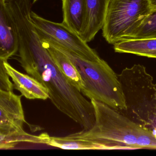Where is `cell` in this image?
Here are the masks:
<instances>
[{"instance_id":"obj_5","label":"cell","mask_w":156,"mask_h":156,"mask_svg":"<svg viewBox=\"0 0 156 156\" xmlns=\"http://www.w3.org/2000/svg\"><path fill=\"white\" fill-rule=\"evenodd\" d=\"M152 9L149 0H110L103 37L111 45L126 39Z\"/></svg>"},{"instance_id":"obj_6","label":"cell","mask_w":156,"mask_h":156,"mask_svg":"<svg viewBox=\"0 0 156 156\" xmlns=\"http://www.w3.org/2000/svg\"><path fill=\"white\" fill-rule=\"evenodd\" d=\"M30 16L42 40L60 46L86 60L95 61L101 59L94 49L90 47L87 43L63 22H52L41 17L32 11Z\"/></svg>"},{"instance_id":"obj_9","label":"cell","mask_w":156,"mask_h":156,"mask_svg":"<svg viewBox=\"0 0 156 156\" xmlns=\"http://www.w3.org/2000/svg\"><path fill=\"white\" fill-rule=\"evenodd\" d=\"M18 49L16 27L6 0H0V59L7 60Z\"/></svg>"},{"instance_id":"obj_19","label":"cell","mask_w":156,"mask_h":156,"mask_svg":"<svg viewBox=\"0 0 156 156\" xmlns=\"http://www.w3.org/2000/svg\"><path fill=\"white\" fill-rule=\"evenodd\" d=\"M38 1V0H33V3H34Z\"/></svg>"},{"instance_id":"obj_1","label":"cell","mask_w":156,"mask_h":156,"mask_svg":"<svg viewBox=\"0 0 156 156\" xmlns=\"http://www.w3.org/2000/svg\"><path fill=\"white\" fill-rule=\"evenodd\" d=\"M18 61L27 74L47 89L58 110L84 131L92 127L95 117L91 103L67 79L44 44L20 56Z\"/></svg>"},{"instance_id":"obj_16","label":"cell","mask_w":156,"mask_h":156,"mask_svg":"<svg viewBox=\"0 0 156 156\" xmlns=\"http://www.w3.org/2000/svg\"><path fill=\"white\" fill-rule=\"evenodd\" d=\"M6 60L0 59V89L3 90L13 91V84L10 81L6 72L4 62Z\"/></svg>"},{"instance_id":"obj_13","label":"cell","mask_w":156,"mask_h":156,"mask_svg":"<svg viewBox=\"0 0 156 156\" xmlns=\"http://www.w3.org/2000/svg\"><path fill=\"white\" fill-rule=\"evenodd\" d=\"M42 41L60 71L68 81L81 92L84 88V83L77 70L70 60L63 52L49 42L43 40Z\"/></svg>"},{"instance_id":"obj_2","label":"cell","mask_w":156,"mask_h":156,"mask_svg":"<svg viewBox=\"0 0 156 156\" xmlns=\"http://www.w3.org/2000/svg\"><path fill=\"white\" fill-rule=\"evenodd\" d=\"M95 121L87 131L70 134L72 137L109 141L118 144L123 150H156L154 132L137 125L108 105L92 99Z\"/></svg>"},{"instance_id":"obj_7","label":"cell","mask_w":156,"mask_h":156,"mask_svg":"<svg viewBox=\"0 0 156 156\" xmlns=\"http://www.w3.org/2000/svg\"><path fill=\"white\" fill-rule=\"evenodd\" d=\"M26 122L21 95L0 89V132L20 143L42 144L40 135L29 134L24 130Z\"/></svg>"},{"instance_id":"obj_11","label":"cell","mask_w":156,"mask_h":156,"mask_svg":"<svg viewBox=\"0 0 156 156\" xmlns=\"http://www.w3.org/2000/svg\"><path fill=\"white\" fill-rule=\"evenodd\" d=\"M85 2L86 19L80 37L83 41L88 43L102 28L110 0H85Z\"/></svg>"},{"instance_id":"obj_10","label":"cell","mask_w":156,"mask_h":156,"mask_svg":"<svg viewBox=\"0 0 156 156\" xmlns=\"http://www.w3.org/2000/svg\"><path fill=\"white\" fill-rule=\"evenodd\" d=\"M4 64L7 74L12 81L14 88L20 92L22 96L29 100H46L49 98L47 89L37 80L18 71L7 60L5 61Z\"/></svg>"},{"instance_id":"obj_14","label":"cell","mask_w":156,"mask_h":156,"mask_svg":"<svg viewBox=\"0 0 156 156\" xmlns=\"http://www.w3.org/2000/svg\"><path fill=\"white\" fill-rule=\"evenodd\" d=\"M113 45L116 53H129L156 59V38L125 39Z\"/></svg>"},{"instance_id":"obj_15","label":"cell","mask_w":156,"mask_h":156,"mask_svg":"<svg viewBox=\"0 0 156 156\" xmlns=\"http://www.w3.org/2000/svg\"><path fill=\"white\" fill-rule=\"evenodd\" d=\"M156 38V8H153L126 39Z\"/></svg>"},{"instance_id":"obj_8","label":"cell","mask_w":156,"mask_h":156,"mask_svg":"<svg viewBox=\"0 0 156 156\" xmlns=\"http://www.w3.org/2000/svg\"><path fill=\"white\" fill-rule=\"evenodd\" d=\"M40 136L42 144L65 150H123L118 144L104 140L76 138L69 135L64 137H54L47 133Z\"/></svg>"},{"instance_id":"obj_18","label":"cell","mask_w":156,"mask_h":156,"mask_svg":"<svg viewBox=\"0 0 156 156\" xmlns=\"http://www.w3.org/2000/svg\"><path fill=\"white\" fill-rule=\"evenodd\" d=\"M153 8H156V0H149Z\"/></svg>"},{"instance_id":"obj_12","label":"cell","mask_w":156,"mask_h":156,"mask_svg":"<svg viewBox=\"0 0 156 156\" xmlns=\"http://www.w3.org/2000/svg\"><path fill=\"white\" fill-rule=\"evenodd\" d=\"M62 10L63 23L80 36L86 19L85 0H62Z\"/></svg>"},{"instance_id":"obj_17","label":"cell","mask_w":156,"mask_h":156,"mask_svg":"<svg viewBox=\"0 0 156 156\" xmlns=\"http://www.w3.org/2000/svg\"><path fill=\"white\" fill-rule=\"evenodd\" d=\"M19 143L16 139L6 136L0 132V149L13 148Z\"/></svg>"},{"instance_id":"obj_4","label":"cell","mask_w":156,"mask_h":156,"mask_svg":"<svg viewBox=\"0 0 156 156\" xmlns=\"http://www.w3.org/2000/svg\"><path fill=\"white\" fill-rule=\"evenodd\" d=\"M48 42L66 55L77 70L84 83L81 91L83 95L118 111L125 110V100L118 76L105 60H86L64 48Z\"/></svg>"},{"instance_id":"obj_3","label":"cell","mask_w":156,"mask_h":156,"mask_svg":"<svg viewBox=\"0 0 156 156\" xmlns=\"http://www.w3.org/2000/svg\"><path fill=\"white\" fill-rule=\"evenodd\" d=\"M117 76L126 105L125 110L119 112L154 133L156 131V84L153 77L140 64L126 68Z\"/></svg>"}]
</instances>
